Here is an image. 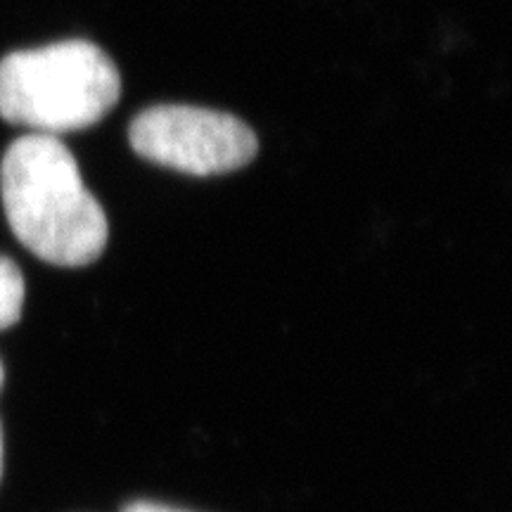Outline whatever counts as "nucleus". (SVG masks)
<instances>
[{
  "label": "nucleus",
  "mask_w": 512,
  "mask_h": 512,
  "mask_svg": "<svg viewBox=\"0 0 512 512\" xmlns=\"http://www.w3.org/2000/svg\"><path fill=\"white\" fill-rule=\"evenodd\" d=\"M3 377H5V373H3V363H0V389H3Z\"/></svg>",
  "instance_id": "7"
},
{
  "label": "nucleus",
  "mask_w": 512,
  "mask_h": 512,
  "mask_svg": "<svg viewBox=\"0 0 512 512\" xmlns=\"http://www.w3.org/2000/svg\"><path fill=\"white\" fill-rule=\"evenodd\" d=\"M121 512H190V510L176 508V505L157 503V501H133L124 505V510Z\"/></svg>",
  "instance_id": "5"
},
{
  "label": "nucleus",
  "mask_w": 512,
  "mask_h": 512,
  "mask_svg": "<svg viewBox=\"0 0 512 512\" xmlns=\"http://www.w3.org/2000/svg\"><path fill=\"white\" fill-rule=\"evenodd\" d=\"M138 157L190 176H223L252 164L259 138L245 121L192 105L147 107L131 121Z\"/></svg>",
  "instance_id": "3"
},
{
  "label": "nucleus",
  "mask_w": 512,
  "mask_h": 512,
  "mask_svg": "<svg viewBox=\"0 0 512 512\" xmlns=\"http://www.w3.org/2000/svg\"><path fill=\"white\" fill-rule=\"evenodd\" d=\"M0 477H3V427H0Z\"/></svg>",
  "instance_id": "6"
},
{
  "label": "nucleus",
  "mask_w": 512,
  "mask_h": 512,
  "mask_svg": "<svg viewBox=\"0 0 512 512\" xmlns=\"http://www.w3.org/2000/svg\"><path fill=\"white\" fill-rule=\"evenodd\" d=\"M119 95L117 64L83 38L17 50L0 62V117L43 136L95 126Z\"/></svg>",
  "instance_id": "2"
},
{
  "label": "nucleus",
  "mask_w": 512,
  "mask_h": 512,
  "mask_svg": "<svg viewBox=\"0 0 512 512\" xmlns=\"http://www.w3.org/2000/svg\"><path fill=\"white\" fill-rule=\"evenodd\" d=\"M0 195L15 238L46 264L79 268L105 252L110 223L57 136L29 133L8 147Z\"/></svg>",
  "instance_id": "1"
},
{
  "label": "nucleus",
  "mask_w": 512,
  "mask_h": 512,
  "mask_svg": "<svg viewBox=\"0 0 512 512\" xmlns=\"http://www.w3.org/2000/svg\"><path fill=\"white\" fill-rule=\"evenodd\" d=\"M24 309V278L15 261L0 256V330L15 325Z\"/></svg>",
  "instance_id": "4"
}]
</instances>
